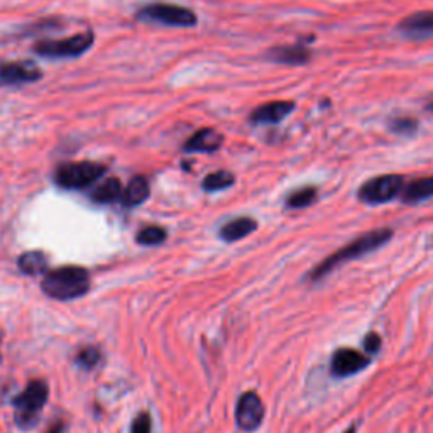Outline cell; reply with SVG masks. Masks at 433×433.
Returning a JSON list of instances; mask_svg holds the SVG:
<instances>
[{
	"mask_svg": "<svg viewBox=\"0 0 433 433\" xmlns=\"http://www.w3.org/2000/svg\"><path fill=\"white\" fill-rule=\"evenodd\" d=\"M393 231L388 227L383 229H374V231H369L362 236H359L352 242H349L347 246L340 248L339 250L328 255L327 259H323L322 262L317 264L313 267V271L310 272V279L311 281H318L323 279L328 272H332L333 270L342 266V264L352 261V259H359L362 255L372 253V250L379 249L381 246H384L386 242L391 241Z\"/></svg>",
	"mask_w": 433,
	"mask_h": 433,
	"instance_id": "1",
	"label": "cell"
},
{
	"mask_svg": "<svg viewBox=\"0 0 433 433\" xmlns=\"http://www.w3.org/2000/svg\"><path fill=\"white\" fill-rule=\"evenodd\" d=\"M42 291L56 300H73L88 291L90 275L80 266H64L50 271L42 279Z\"/></svg>",
	"mask_w": 433,
	"mask_h": 433,
	"instance_id": "2",
	"label": "cell"
},
{
	"mask_svg": "<svg viewBox=\"0 0 433 433\" xmlns=\"http://www.w3.org/2000/svg\"><path fill=\"white\" fill-rule=\"evenodd\" d=\"M403 186H405V178L401 175H381L367 180L359 188L357 197L367 205H381L400 197Z\"/></svg>",
	"mask_w": 433,
	"mask_h": 433,
	"instance_id": "3",
	"label": "cell"
},
{
	"mask_svg": "<svg viewBox=\"0 0 433 433\" xmlns=\"http://www.w3.org/2000/svg\"><path fill=\"white\" fill-rule=\"evenodd\" d=\"M107 168L103 164L92 163V161H81V163H67L62 164L56 171V183L63 188H85V186L92 185L98 178L105 175Z\"/></svg>",
	"mask_w": 433,
	"mask_h": 433,
	"instance_id": "4",
	"label": "cell"
},
{
	"mask_svg": "<svg viewBox=\"0 0 433 433\" xmlns=\"http://www.w3.org/2000/svg\"><path fill=\"white\" fill-rule=\"evenodd\" d=\"M47 400V386L45 381H33L29 386L14 398V406L17 411V422L21 425L31 427L36 422L39 411L45 408Z\"/></svg>",
	"mask_w": 433,
	"mask_h": 433,
	"instance_id": "5",
	"label": "cell"
},
{
	"mask_svg": "<svg viewBox=\"0 0 433 433\" xmlns=\"http://www.w3.org/2000/svg\"><path fill=\"white\" fill-rule=\"evenodd\" d=\"M93 41V34L88 31L67 39H58V41H39L34 46V51L45 58H75L88 51Z\"/></svg>",
	"mask_w": 433,
	"mask_h": 433,
	"instance_id": "6",
	"label": "cell"
},
{
	"mask_svg": "<svg viewBox=\"0 0 433 433\" xmlns=\"http://www.w3.org/2000/svg\"><path fill=\"white\" fill-rule=\"evenodd\" d=\"M139 17L146 21H154L168 25H180V28H190L197 24V16L190 8L175 6V4H151L139 11Z\"/></svg>",
	"mask_w": 433,
	"mask_h": 433,
	"instance_id": "7",
	"label": "cell"
},
{
	"mask_svg": "<svg viewBox=\"0 0 433 433\" xmlns=\"http://www.w3.org/2000/svg\"><path fill=\"white\" fill-rule=\"evenodd\" d=\"M264 420V405L258 393H244L237 401L236 423L241 430L254 432L261 427Z\"/></svg>",
	"mask_w": 433,
	"mask_h": 433,
	"instance_id": "8",
	"label": "cell"
},
{
	"mask_svg": "<svg viewBox=\"0 0 433 433\" xmlns=\"http://www.w3.org/2000/svg\"><path fill=\"white\" fill-rule=\"evenodd\" d=\"M371 364V359L362 356L356 349H339L332 356L330 371L335 378H347V376H354L362 369H366Z\"/></svg>",
	"mask_w": 433,
	"mask_h": 433,
	"instance_id": "9",
	"label": "cell"
},
{
	"mask_svg": "<svg viewBox=\"0 0 433 433\" xmlns=\"http://www.w3.org/2000/svg\"><path fill=\"white\" fill-rule=\"evenodd\" d=\"M398 29L411 39H425L433 36V11L410 14L398 24Z\"/></svg>",
	"mask_w": 433,
	"mask_h": 433,
	"instance_id": "10",
	"label": "cell"
},
{
	"mask_svg": "<svg viewBox=\"0 0 433 433\" xmlns=\"http://www.w3.org/2000/svg\"><path fill=\"white\" fill-rule=\"evenodd\" d=\"M42 76V71L31 62H16L0 67V83H29Z\"/></svg>",
	"mask_w": 433,
	"mask_h": 433,
	"instance_id": "11",
	"label": "cell"
},
{
	"mask_svg": "<svg viewBox=\"0 0 433 433\" xmlns=\"http://www.w3.org/2000/svg\"><path fill=\"white\" fill-rule=\"evenodd\" d=\"M293 108L294 103L288 100L264 103V105H259L253 114L249 115V120L253 124H278L291 114Z\"/></svg>",
	"mask_w": 433,
	"mask_h": 433,
	"instance_id": "12",
	"label": "cell"
},
{
	"mask_svg": "<svg viewBox=\"0 0 433 433\" xmlns=\"http://www.w3.org/2000/svg\"><path fill=\"white\" fill-rule=\"evenodd\" d=\"M224 144V136L215 129H200L185 142L186 153H215Z\"/></svg>",
	"mask_w": 433,
	"mask_h": 433,
	"instance_id": "13",
	"label": "cell"
},
{
	"mask_svg": "<svg viewBox=\"0 0 433 433\" xmlns=\"http://www.w3.org/2000/svg\"><path fill=\"white\" fill-rule=\"evenodd\" d=\"M310 51L301 45L276 46L266 53V58L275 63L283 64H303L310 59Z\"/></svg>",
	"mask_w": 433,
	"mask_h": 433,
	"instance_id": "14",
	"label": "cell"
},
{
	"mask_svg": "<svg viewBox=\"0 0 433 433\" xmlns=\"http://www.w3.org/2000/svg\"><path fill=\"white\" fill-rule=\"evenodd\" d=\"M255 229H258V222L254 219H250V216H239V219H233L231 222L225 224L219 231V236L225 242H237L248 237L249 233H253Z\"/></svg>",
	"mask_w": 433,
	"mask_h": 433,
	"instance_id": "15",
	"label": "cell"
},
{
	"mask_svg": "<svg viewBox=\"0 0 433 433\" xmlns=\"http://www.w3.org/2000/svg\"><path fill=\"white\" fill-rule=\"evenodd\" d=\"M401 200L405 203H420L433 197V175L413 180L401 190Z\"/></svg>",
	"mask_w": 433,
	"mask_h": 433,
	"instance_id": "16",
	"label": "cell"
},
{
	"mask_svg": "<svg viewBox=\"0 0 433 433\" xmlns=\"http://www.w3.org/2000/svg\"><path fill=\"white\" fill-rule=\"evenodd\" d=\"M149 197V183L144 176H136L129 181L127 188L122 193V202L125 207H137L144 203Z\"/></svg>",
	"mask_w": 433,
	"mask_h": 433,
	"instance_id": "17",
	"label": "cell"
},
{
	"mask_svg": "<svg viewBox=\"0 0 433 433\" xmlns=\"http://www.w3.org/2000/svg\"><path fill=\"white\" fill-rule=\"evenodd\" d=\"M19 267L25 275L39 276L45 275L47 271V258L41 250H33V253H25L19 258Z\"/></svg>",
	"mask_w": 433,
	"mask_h": 433,
	"instance_id": "18",
	"label": "cell"
},
{
	"mask_svg": "<svg viewBox=\"0 0 433 433\" xmlns=\"http://www.w3.org/2000/svg\"><path fill=\"white\" fill-rule=\"evenodd\" d=\"M318 198V192L315 186H303V188L294 190L293 193L288 195L287 198V209L300 210L306 207L313 205Z\"/></svg>",
	"mask_w": 433,
	"mask_h": 433,
	"instance_id": "19",
	"label": "cell"
},
{
	"mask_svg": "<svg viewBox=\"0 0 433 433\" xmlns=\"http://www.w3.org/2000/svg\"><path fill=\"white\" fill-rule=\"evenodd\" d=\"M122 197V185L117 178H108L107 181H103L100 186H97L92 198L98 203H110L115 202L117 198Z\"/></svg>",
	"mask_w": 433,
	"mask_h": 433,
	"instance_id": "20",
	"label": "cell"
},
{
	"mask_svg": "<svg viewBox=\"0 0 433 433\" xmlns=\"http://www.w3.org/2000/svg\"><path fill=\"white\" fill-rule=\"evenodd\" d=\"M233 183H236V176H233L231 171L222 170V171L210 173L209 176H205L202 186L205 192H220V190L231 188Z\"/></svg>",
	"mask_w": 433,
	"mask_h": 433,
	"instance_id": "21",
	"label": "cell"
},
{
	"mask_svg": "<svg viewBox=\"0 0 433 433\" xmlns=\"http://www.w3.org/2000/svg\"><path fill=\"white\" fill-rule=\"evenodd\" d=\"M166 241V231L158 225H149L137 233V242L142 246H158Z\"/></svg>",
	"mask_w": 433,
	"mask_h": 433,
	"instance_id": "22",
	"label": "cell"
},
{
	"mask_svg": "<svg viewBox=\"0 0 433 433\" xmlns=\"http://www.w3.org/2000/svg\"><path fill=\"white\" fill-rule=\"evenodd\" d=\"M389 129H391V132L400 134V136H411V134L417 132L418 122L411 117H400V119L391 120Z\"/></svg>",
	"mask_w": 433,
	"mask_h": 433,
	"instance_id": "23",
	"label": "cell"
},
{
	"mask_svg": "<svg viewBox=\"0 0 433 433\" xmlns=\"http://www.w3.org/2000/svg\"><path fill=\"white\" fill-rule=\"evenodd\" d=\"M98 361H100V352L95 347H85L76 356V362L80 364L81 367H85V369H93Z\"/></svg>",
	"mask_w": 433,
	"mask_h": 433,
	"instance_id": "24",
	"label": "cell"
},
{
	"mask_svg": "<svg viewBox=\"0 0 433 433\" xmlns=\"http://www.w3.org/2000/svg\"><path fill=\"white\" fill-rule=\"evenodd\" d=\"M131 433H151V417L149 413H141L134 420Z\"/></svg>",
	"mask_w": 433,
	"mask_h": 433,
	"instance_id": "25",
	"label": "cell"
},
{
	"mask_svg": "<svg viewBox=\"0 0 433 433\" xmlns=\"http://www.w3.org/2000/svg\"><path fill=\"white\" fill-rule=\"evenodd\" d=\"M381 344H383V340H381V337L376 332H369L366 335V339H364V349L369 354H378Z\"/></svg>",
	"mask_w": 433,
	"mask_h": 433,
	"instance_id": "26",
	"label": "cell"
},
{
	"mask_svg": "<svg viewBox=\"0 0 433 433\" xmlns=\"http://www.w3.org/2000/svg\"><path fill=\"white\" fill-rule=\"evenodd\" d=\"M63 432V425L62 423H56V425L51 427V430L47 433H62Z\"/></svg>",
	"mask_w": 433,
	"mask_h": 433,
	"instance_id": "27",
	"label": "cell"
},
{
	"mask_svg": "<svg viewBox=\"0 0 433 433\" xmlns=\"http://www.w3.org/2000/svg\"><path fill=\"white\" fill-rule=\"evenodd\" d=\"M427 110H428V112H432V114H433V102H432V103H428V105H427Z\"/></svg>",
	"mask_w": 433,
	"mask_h": 433,
	"instance_id": "28",
	"label": "cell"
},
{
	"mask_svg": "<svg viewBox=\"0 0 433 433\" xmlns=\"http://www.w3.org/2000/svg\"><path fill=\"white\" fill-rule=\"evenodd\" d=\"M345 433H356V427H350V428H349V430H347V432H345Z\"/></svg>",
	"mask_w": 433,
	"mask_h": 433,
	"instance_id": "29",
	"label": "cell"
}]
</instances>
